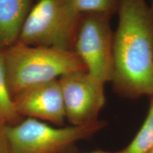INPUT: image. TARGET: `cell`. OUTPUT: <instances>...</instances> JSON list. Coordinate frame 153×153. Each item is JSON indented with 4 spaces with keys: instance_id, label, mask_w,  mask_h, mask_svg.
Segmentation results:
<instances>
[{
    "instance_id": "6da1fadb",
    "label": "cell",
    "mask_w": 153,
    "mask_h": 153,
    "mask_svg": "<svg viewBox=\"0 0 153 153\" xmlns=\"http://www.w3.org/2000/svg\"><path fill=\"white\" fill-rule=\"evenodd\" d=\"M111 82L120 94L153 97V14L145 0H120Z\"/></svg>"
},
{
    "instance_id": "7a4b0ae2",
    "label": "cell",
    "mask_w": 153,
    "mask_h": 153,
    "mask_svg": "<svg viewBox=\"0 0 153 153\" xmlns=\"http://www.w3.org/2000/svg\"><path fill=\"white\" fill-rule=\"evenodd\" d=\"M1 51L12 98L28 88L86 70L73 50L16 43Z\"/></svg>"
},
{
    "instance_id": "3957f363",
    "label": "cell",
    "mask_w": 153,
    "mask_h": 153,
    "mask_svg": "<svg viewBox=\"0 0 153 153\" xmlns=\"http://www.w3.org/2000/svg\"><path fill=\"white\" fill-rule=\"evenodd\" d=\"M98 120L84 126L53 127L35 118H26L7 127L12 153H62L74 143L87 139L103 129Z\"/></svg>"
},
{
    "instance_id": "277c9868",
    "label": "cell",
    "mask_w": 153,
    "mask_h": 153,
    "mask_svg": "<svg viewBox=\"0 0 153 153\" xmlns=\"http://www.w3.org/2000/svg\"><path fill=\"white\" fill-rule=\"evenodd\" d=\"M110 16L99 13L82 15L72 45L86 71L104 83L110 81L111 76L114 35Z\"/></svg>"
},
{
    "instance_id": "5b68a950",
    "label": "cell",
    "mask_w": 153,
    "mask_h": 153,
    "mask_svg": "<svg viewBox=\"0 0 153 153\" xmlns=\"http://www.w3.org/2000/svg\"><path fill=\"white\" fill-rule=\"evenodd\" d=\"M66 119L71 126H84L98 120L106 98L104 82L86 70L67 74L59 78Z\"/></svg>"
},
{
    "instance_id": "8992f818",
    "label": "cell",
    "mask_w": 153,
    "mask_h": 153,
    "mask_svg": "<svg viewBox=\"0 0 153 153\" xmlns=\"http://www.w3.org/2000/svg\"><path fill=\"white\" fill-rule=\"evenodd\" d=\"M13 101L22 117L44 120L60 127L66 119L58 79L28 88L14 97Z\"/></svg>"
},
{
    "instance_id": "52a82bcc",
    "label": "cell",
    "mask_w": 153,
    "mask_h": 153,
    "mask_svg": "<svg viewBox=\"0 0 153 153\" xmlns=\"http://www.w3.org/2000/svg\"><path fill=\"white\" fill-rule=\"evenodd\" d=\"M70 0H38L31 7L16 43L53 46Z\"/></svg>"
},
{
    "instance_id": "ba28073f",
    "label": "cell",
    "mask_w": 153,
    "mask_h": 153,
    "mask_svg": "<svg viewBox=\"0 0 153 153\" xmlns=\"http://www.w3.org/2000/svg\"><path fill=\"white\" fill-rule=\"evenodd\" d=\"M32 0H0V49L18 41Z\"/></svg>"
},
{
    "instance_id": "9c48e42d",
    "label": "cell",
    "mask_w": 153,
    "mask_h": 153,
    "mask_svg": "<svg viewBox=\"0 0 153 153\" xmlns=\"http://www.w3.org/2000/svg\"><path fill=\"white\" fill-rule=\"evenodd\" d=\"M120 0H71L65 20V29L68 33L76 31L82 15L99 13L111 16L118 11Z\"/></svg>"
},
{
    "instance_id": "30bf717a",
    "label": "cell",
    "mask_w": 153,
    "mask_h": 153,
    "mask_svg": "<svg viewBox=\"0 0 153 153\" xmlns=\"http://www.w3.org/2000/svg\"><path fill=\"white\" fill-rule=\"evenodd\" d=\"M153 148V97L146 118L140 128L123 149L115 153H148Z\"/></svg>"
},
{
    "instance_id": "8fae6325",
    "label": "cell",
    "mask_w": 153,
    "mask_h": 153,
    "mask_svg": "<svg viewBox=\"0 0 153 153\" xmlns=\"http://www.w3.org/2000/svg\"><path fill=\"white\" fill-rule=\"evenodd\" d=\"M0 118L8 125H14L22 120V116L15 108L9 91L1 49H0Z\"/></svg>"
},
{
    "instance_id": "7c38bea8",
    "label": "cell",
    "mask_w": 153,
    "mask_h": 153,
    "mask_svg": "<svg viewBox=\"0 0 153 153\" xmlns=\"http://www.w3.org/2000/svg\"><path fill=\"white\" fill-rule=\"evenodd\" d=\"M8 124L0 118V153H12L7 137Z\"/></svg>"
},
{
    "instance_id": "4fadbf2b",
    "label": "cell",
    "mask_w": 153,
    "mask_h": 153,
    "mask_svg": "<svg viewBox=\"0 0 153 153\" xmlns=\"http://www.w3.org/2000/svg\"><path fill=\"white\" fill-rule=\"evenodd\" d=\"M87 153H115V152H110V151L102 150H97L91 151V152H89Z\"/></svg>"
},
{
    "instance_id": "5bb4252c",
    "label": "cell",
    "mask_w": 153,
    "mask_h": 153,
    "mask_svg": "<svg viewBox=\"0 0 153 153\" xmlns=\"http://www.w3.org/2000/svg\"><path fill=\"white\" fill-rule=\"evenodd\" d=\"M150 9H151V11H152V13L153 14V0H152V4H151Z\"/></svg>"
},
{
    "instance_id": "9a60e30c",
    "label": "cell",
    "mask_w": 153,
    "mask_h": 153,
    "mask_svg": "<svg viewBox=\"0 0 153 153\" xmlns=\"http://www.w3.org/2000/svg\"><path fill=\"white\" fill-rule=\"evenodd\" d=\"M148 153H153V148L152 149V150H151L150 151V152H148Z\"/></svg>"
}]
</instances>
